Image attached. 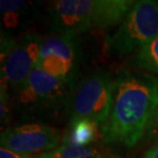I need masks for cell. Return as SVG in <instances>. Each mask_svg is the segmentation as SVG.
Returning <instances> with one entry per match:
<instances>
[{
  "label": "cell",
  "mask_w": 158,
  "mask_h": 158,
  "mask_svg": "<svg viewBox=\"0 0 158 158\" xmlns=\"http://www.w3.org/2000/svg\"><path fill=\"white\" fill-rule=\"evenodd\" d=\"M158 107V78L148 72L121 69L114 78L109 117L101 131L104 143L126 149L135 146Z\"/></svg>",
  "instance_id": "1"
},
{
  "label": "cell",
  "mask_w": 158,
  "mask_h": 158,
  "mask_svg": "<svg viewBox=\"0 0 158 158\" xmlns=\"http://www.w3.org/2000/svg\"><path fill=\"white\" fill-rule=\"evenodd\" d=\"M72 89L36 68L11 94V105L22 121L50 125L69 117Z\"/></svg>",
  "instance_id": "2"
},
{
  "label": "cell",
  "mask_w": 158,
  "mask_h": 158,
  "mask_svg": "<svg viewBox=\"0 0 158 158\" xmlns=\"http://www.w3.org/2000/svg\"><path fill=\"white\" fill-rule=\"evenodd\" d=\"M135 1L131 0H59L48 5L50 32L78 37L97 29L121 24Z\"/></svg>",
  "instance_id": "3"
},
{
  "label": "cell",
  "mask_w": 158,
  "mask_h": 158,
  "mask_svg": "<svg viewBox=\"0 0 158 158\" xmlns=\"http://www.w3.org/2000/svg\"><path fill=\"white\" fill-rule=\"evenodd\" d=\"M158 36V1H135L117 30L106 39L108 52L123 58Z\"/></svg>",
  "instance_id": "4"
},
{
  "label": "cell",
  "mask_w": 158,
  "mask_h": 158,
  "mask_svg": "<svg viewBox=\"0 0 158 158\" xmlns=\"http://www.w3.org/2000/svg\"><path fill=\"white\" fill-rule=\"evenodd\" d=\"M114 78L109 72L97 70L81 78L72 91L69 121L90 119L103 126L111 111Z\"/></svg>",
  "instance_id": "5"
},
{
  "label": "cell",
  "mask_w": 158,
  "mask_h": 158,
  "mask_svg": "<svg viewBox=\"0 0 158 158\" xmlns=\"http://www.w3.org/2000/svg\"><path fill=\"white\" fill-rule=\"evenodd\" d=\"M43 38L36 32L18 37L1 32V85L12 94L37 68Z\"/></svg>",
  "instance_id": "6"
},
{
  "label": "cell",
  "mask_w": 158,
  "mask_h": 158,
  "mask_svg": "<svg viewBox=\"0 0 158 158\" xmlns=\"http://www.w3.org/2000/svg\"><path fill=\"white\" fill-rule=\"evenodd\" d=\"M82 52L78 37L52 33L43 38L37 68L65 82L72 91L80 80Z\"/></svg>",
  "instance_id": "7"
},
{
  "label": "cell",
  "mask_w": 158,
  "mask_h": 158,
  "mask_svg": "<svg viewBox=\"0 0 158 158\" xmlns=\"http://www.w3.org/2000/svg\"><path fill=\"white\" fill-rule=\"evenodd\" d=\"M61 131L43 123H25L2 131L1 148L15 153L33 155L55 149L61 141Z\"/></svg>",
  "instance_id": "8"
},
{
  "label": "cell",
  "mask_w": 158,
  "mask_h": 158,
  "mask_svg": "<svg viewBox=\"0 0 158 158\" xmlns=\"http://www.w3.org/2000/svg\"><path fill=\"white\" fill-rule=\"evenodd\" d=\"M2 33L15 36L26 30L37 19V3L20 0H1L0 2Z\"/></svg>",
  "instance_id": "9"
},
{
  "label": "cell",
  "mask_w": 158,
  "mask_h": 158,
  "mask_svg": "<svg viewBox=\"0 0 158 158\" xmlns=\"http://www.w3.org/2000/svg\"><path fill=\"white\" fill-rule=\"evenodd\" d=\"M99 124L90 119H78L69 121L67 131L62 139V144L75 146H90L97 140Z\"/></svg>",
  "instance_id": "10"
},
{
  "label": "cell",
  "mask_w": 158,
  "mask_h": 158,
  "mask_svg": "<svg viewBox=\"0 0 158 158\" xmlns=\"http://www.w3.org/2000/svg\"><path fill=\"white\" fill-rule=\"evenodd\" d=\"M129 67L158 76V36L138 49L128 62Z\"/></svg>",
  "instance_id": "11"
},
{
  "label": "cell",
  "mask_w": 158,
  "mask_h": 158,
  "mask_svg": "<svg viewBox=\"0 0 158 158\" xmlns=\"http://www.w3.org/2000/svg\"><path fill=\"white\" fill-rule=\"evenodd\" d=\"M37 158H102V155L93 146L62 144L55 149L40 154Z\"/></svg>",
  "instance_id": "12"
},
{
  "label": "cell",
  "mask_w": 158,
  "mask_h": 158,
  "mask_svg": "<svg viewBox=\"0 0 158 158\" xmlns=\"http://www.w3.org/2000/svg\"><path fill=\"white\" fill-rule=\"evenodd\" d=\"M144 135L146 141L156 142L158 140V107L148 122Z\"/></svg>",
  "instance_id": "13"
},
{
  "label": "cell",
  "mask_w": 158,
  "mask_h": 158,
  "mask_svg": "<svg viewBox=\"0 0 158 158\" xmlns=\"http://www.w3.org/2000/svg\"><path fill=\"white\" fill-rule=\"evenodd\" d=\"M37 156L25 155V154L15 153L14 151L4 149V148H1V149H0V158H37Z\"/></svg>",
  "instance_id": "14"
},
{
  "label": "cell",
  "mask_w": 158,
  "mask_h": 158,
  "mask_svg": "<svg viewBox=\"0 0 158 158\" xmlns=\"http://www.w3.org/2000/svg\"><path fill=\"white\" fill-rule=\"evenodd\" d=\"M140 158H158V140Z\"/></svg>",
  "instance_id": "15"
},
{
  "label": "cell",
  "mask_w": 158,
  "mask_h": 158,
  "mask_svg": "<svg viewBox=\"0 0 158 158\" xmlns=\"http://www.w3.org/2000/svg\"><path fill=\"white\" fill-rule=\"evenodd\" d=\"M109 158H114V157H109Z\"/></svg>",
  "instance_id": "16"
}]
</instances>
